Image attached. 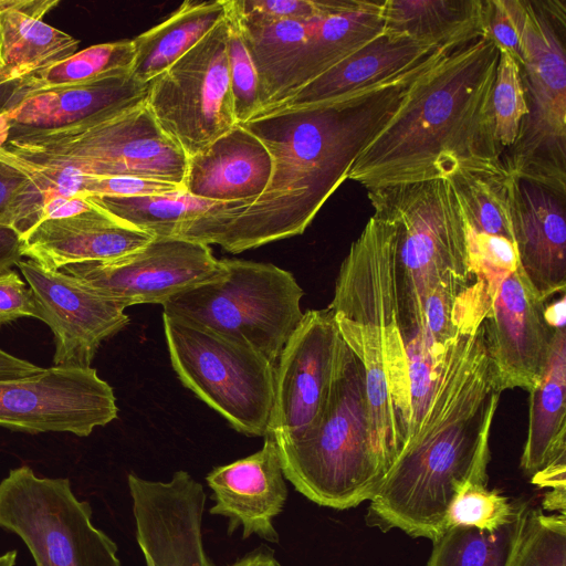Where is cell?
I'll list each match as a JSON object with an SVG mask.
<instances>
[{
  "mask_svg": "<svg viewBox=\"0 0 566 566\" xmlns=\"http://www.w3.org/2000/svg\"><path fill=\"white\" fill-rule=\"evenodd\" d=\"M276 444L285 479L321 506L350 509L379 490L387 470L371 440L364 367L342 336L318 421L298 439Z\"/></svg>",
  "mask_w": 566,
  "mask_h": 566,
  "instance_id": "5",
  "label": "cell"
},
{
  "mask_svg": "<svg viewBox=\"0 0 566 566\" xmlns=\"http://www.w3.org/2000/svg\"><path fill=\"white\" fill-rule=\"evenodd\" d=\"M374 217L395 231L396 316L402 340L422 323L426 298L442 283L476 277L464 222L448 179L367 189Z\"/></svg>",
  "mask_w": 566,
  "mask_h": 566,
  "instance_id": "6",
  "label": "cell"
},
{
  "mask_svg": "<svg viewBox=\"0 0 566 566\" xmlns=\"http://www.w3.org/2000/svg\"><path fill=\"white\" fill-rule=\"evenodd\" d=\"M566 195L516 178L513 233L518 266L546 302L566 287Z\"/></svg>",
  "mask_w": 566,
  "mask_h": 566,
  "instance_id": "20",
  "label": "cell"
},
{
  "mask_svg": "<svg viewBox=\"0 0 566 566\" xmlns=\"http://www.w3.org/2000/svg\"><path fill=\"white\" fill-rule=\"evenodd\" d=\"M0 156L83 176H130L180 187L188 167V156L146 102L120 114L9 136Z\"/></svg>",
  "mask_w": 566,
  "mask_h": 566,
  "instance_id": "7",
  "label": "cell"
},
{
  "mask_svg": "<svg viewBox=\"0 0 566 566\" xmlns=\"http://www.w3.org/2000/svg\"><path fill=\"white\" fill-rule=\"evenodd\" d=\"M229 566H281L269 551L258 549Z\"/></svg>",
  "mask_w": 566,
  "mask_h": 566,
  "instance_id": "46",
  "label": "cell"
},
{
  "mask_svg": "<svg viewBox=\"0 0 566 566\" xmlns=\"http://www.w3.org/2000/svg\"><path fill=\"white\" fill-rule=\"evenodd\" d=\"M226 18V0L182 2L167 19L133 39L132 75L142 83L171 66Z\"/></svg>",
  "mask_w": 566,
  "mask_h": 566,
  "instance_id": "29",
  "label": "cell"
},
{
  "mask_svg": "<svg viewBox=\"0 0 566 566\" xmlns=\"http://www.w3.org/2000/svg\"><path fill=\"white\" fill-rule=\"evenodd\" d=\"M284 478L277 444L266 434L255 453L209 472L206 480L214 501L210 513L229 518V533L241 526L243 538L255 534L275 543L273 518L287 499Z\"/></svg>",
  "mask_w": 566,
  "mask_h": 566,
  "instance_id": "19",
  "label": "cell"
},
{
  "mask_svg": "<svg viewBox=\"0 0 566 566\" xmlns=\"http://www.w3.org/2000/svg\"><path fill=\"white\" fill-rule=\"evenodd\" d=\"M528 510L520 501L514 516L494 532L449 526L433 541L427 566H512Z\"/></svg>",
  "mask_w": 566,
  "mask_h": 566,
  "instance_id": "32",
  "label": "cell"
},
{
  "mask_svg": "<svg viewBox=\"0 0 566 566\" xmlns=\"http://www.w3.org/2000/svg\"><path fill=\"white\" fill-rule=\"evenodd\" d=\"M484 0H386L384 31L438 48H460L483 36Z\"/></svg>",
  "mask_w": 566,
  "mask_h": 566,
  "instance_id": "27",
  "label": "cell"
},
{
  "mask_svg": "<svg viewBox=\"0 0 566 566\" xmlns=\"http://www.w3.org/2000/svg\"><path fill=\"white\" fill-rule=\"evenodd\" d=\"M499 56L484 36L446 56L413 85L347 179L370 189L448 179L461 167L502 160L486 116Z\"/></svg>",
  "mask_w": 566,
  "mask_h": 566,
  "instance_id": "3",
  "label": "cell"
},
{
  "mask_svg": "<svg viewBox=\"0 0 566 566\" xmlns=\"http://www.w3.org/2000/svg\"><path fill=\"white\" fill-rule=\"evenodd\" d=\"M230 6L255 66L261 93L275 69L308 39L317 18L270 20L240 9L235 0H230Z\"/></svg>",
  "mask_w": 566,
  "mask_h": 566,
  "instance_id": "34",
  "label": "cell"
},
{
  "mask_svg": "<svg viewBox=\"0 0 566 566\" xmlns=\"http://www.w3.org/2000/svg\"><path fill=\"white\" fill-rule=\"evenodd\" d=\"M526 114L520 64L509 53L500 52L486 116L491 138L502 158L516 143Z\"/></svg>",
  "mask_w": 566,
  "mask_h": 566,
  "instance_id": "35",
  "label": "cell"
},
{
  "mask_svg": "<svg viewBox=\"0 0 566 566\" xmlns=\"http://www.w3.org/2000/svg\"><path fill=\"white\" fill-rule=\"evenodd\" d=\"M118 221L154 238H178L192 221L219 202L190 196L185 189L136 197H95Z\"/></svg>",
  "mask_w": 566,
  "mask_h": 566,
  "instance_id": "33",
  "label": "cell"
},
{
  "mask_svg": "<svg viewBox=\"0 0 566 566\" xmlns=\"http://www.w3.org/2000/svg\"><path fill=\"white\" fill-rule=\"evenodd\" d=\"M228 67L237 125L251 119L261 108L259 77L242 38L238 19L226 0Z\"/></svg>",
  "mask_w": 566,
  "mask_h": 566,
  "instance_id": "36",
  "label": "cell"
},
{
  "mask_svg": "<svg viewBox=\"0 0 566 566\" xmlns=\"http://www.w3.org/2000/svg\"><path fill=\"white\" fill-rule=\"evenodd\" d=\"M221 260V277L172 296L163 304L164 314L242 343L276 365L303 317L304 291L290 271L274 264Z\"/></svg>",
  "mask_w": 566,
  "mask_h": 566,
  "instance_id": "9",
  "label": "cell"
},
{
  "mask_svg": "<svg viewBox=\"0 0 566 566\" xmlns=\"http://www.w3.org/2000/svg\"><path fill=\"white\" fill-rule=\"evenodd\" d=\"M565 295L545 306V319L554 329L565 327L566 302Z\"/></svg>",
  "mask_w": 566,
  "mask_h": 566,
  "instance_id": "45",
  "label": "cell"
},
{
  "mask_svg": "<svg viewBox=\"0 0 566 566\" xmlns=\"http://www.w3.org/2000/svg\"><path fill=\"white\" fill-rule=\"evenodd\" d=\"M395 296V231L373 216L339 268L328 308L364 367L371 440L387 471L412 432L408 359Z\"/></svg>",
  "mask_w": 566,
  "mask_h": 566,
  "instance_id": "4",
  "label": "cell"
},
{
  "mask_svg": "<svg viewBox=\"0 0 566 566\" xmlns=\"http://www.w3.org/2000/svg\"><path fill=\"white\" fill-rule=\"evenodd\" d=\"M13 85L14 84H11L0 88V114H2L8 107Z\"/></svg>",
  "mask_w": 566,
  "mask_h": 566,
  "instance_id": "47",
  "label": "cell"
},
{
  "mask_svg": "<svg viewBox=\"0 0 566 566\" xmlns=\"http://www.w3.org/2000/svg\"><path fill=\"white\" fill-rule=\"evenodd\" d=\"M448 180L465 227L514 242L516 177L503 160L461 167Z\"/></svg>",
  "mask_w": 566,
  "mask_h": 566,
  "instance_id": "30",
  "label": "cell"
},
{
  "mask_svg": "<svg viewBox=\"0 0 566 566\" xmlns=\"http://www.w3.org/2000/svg\"><path fill=\"white\" fill-rule=\"evenodd\" d=\"M381 9L382 1L366 0L357 9L317 18L308 39L275 69L261 90L260 111L280 103L382 33Z\"/></svg>",
  "mask_w": 566,
  "mask_h": 566,
  "instance_id": "21",
  "label": "cell"
},
{
  "mask_svg": "<svg viewBox=\"0 0 566 566\" xmlns=\"http://www.w3.org/2000/svg\"><path fill=\"white\" fill-rule=\"evenodd\" d=\"M526 24V0H484L483 36L500 52L523 63V35Z\"/></svg>",
  "mask_w": 566,
  "mask_h": 566,
  "instance_id": "39",
  "label": "cell"
},
{
  "mask_svg": "<svg viewBox=\"0 0 566 566\" xmlns=\"http://www.w3.org/2000/svg\"><path fill=\"white\" fill-rule=\"evenodd\" d=\"M24 256V240L12 227L0 224V274L17 265Z\"/></svg>",
  "mask_w": 566,
  "mask_h": 566,
  "instance_id": "43",
  "label": "cell"
},
{
  "mask_svg": "<svg viewBox=\"0 0 566 566\" xmlns=\"http://www.w3.org/2000/svg\"><path fill=\"white\" fill-rule=\"evenodd\" d=\"M339 340L331 308L303 314L275 365L266 434L276 442L296 440L318 421L332 386Z\"/></svg>",
  "mask_w": 566,
  "mask_h": 566,
  "instance_id": "15",
  "label": "cell"
},
{
  "mask_svg": "<svg viewBox=\"0 0 566 566\" xmlns=\"http://www.w3.org/2000/svg\"><path fill=\"white\" fill-rule=\"evenodd\" d=\"M28 179L14 168L0 163V224H4L10 208Z\"/></svg>",
  "mask_w": 566,
  "mask_h": 566,
  "instance_id": "42",
  "label": "cell"
},
{
  "mask_svg": "<svg viewBox=\"0 0 566 566\" xmlns=\"http://www.w3.org/2000/svg\"><path fill=\"white\" fill-rule=\"evenodd\" d=\"M59 4L0 0V88L77 52V39L44 21Z\"/></svg>",
  "mask_w": 566,
  "mask_h": 566,
  "instance_id": "26",
  "label": "cell"
},
{
  "mask_svg": "<svg viewBox=\"0 0 566 566\" xmlns=\"http://www.w3.org/2000/svg\"><path fill=\"white\" fill-rule=\"evenodd\" d=\"M503 390L484 348H449L415 436L369 501L366 524L437 539L459 493L488 484L490 431Z\"/></svg>",
  "mask_w": 566,
  "mask_h": 566,
  "instance_id": "2",
  "label": "cell"
},
{
  "mask_svg": "<svg viewBox=\"0 0 566 566\" xmlns=\"http://www.w3.org/2000/svg\"><path fill=\"white\" fill-rule=\"evenodd\" d=\"M113 388L96 369L52 366L0 379V427L87 437L117 418Z\"/></svg>",
  "mask_w": 566,
  "mask_h": 566,
  "instance_id": "14",
  "label": "cell"
},
{
  "mask_svg": "<svg viewBox=\"0 0 566 566\" xmlns=\"http://www.w3.org/2000/svg\"><path fill=\"white\" fill-rule=\"evenodd\" d=\"M17 556L18 552L14 549L0 555V566H14Z\"/></svg>",
  "mask_w": 566,
  "mask_h": 566,
  "instance_id": "48",
  "label": "cell"
},
{
  "mask_svg": "<svg viewBox=\"0 0 566 566\" xmlns=\"http://www.w3.org/2000/svg\"><path fill=\"white\" fill-rule=\"evenodd\" d=\"M272 160L264 145L241 125L188 158L185 190L221 203L252 201L269 182Z\"/></svg>",
  "mask_w": 566,
  "mask_h": 566,
  "instance_id": "24",
  "label": "cell"
},
{
  "mask_svg": "<svg viewBox=\"0 0 566 566\" xmlns=\"http://www.w3.org/2000/svg\"><path fill=\"white\" fill-rule=\"evenodd\" d=\"M448 54L440 49L401 75L359 93L256 115L242 124L271 157L266 188L252 201L214 205L178 238L240 253L302 234L413 85Z\"/></svg>",
  "mask_w": 566,
  "mask_h": 566,
  "instance_id": "1",
  "label": "cell"
},
{
  "mask_svg": "<svg viewBox=\"0 0 566 566\" xmlns=\"http://www.w3.org/2000/svg\"><path fill=\"white\" fill-rule=\"evenodd\" d=\"M134 61L133 39L94 44L20 78L13 85L6 111L43 92L130 73Z\"/></svg>",
  "mask_w": 566,
  "mask_h": 566,
  "instance_id": "31",
  "label": "cell"
},
{
  "mask_svg": "<svg viewBox=\"0 0 566 566\" xmlns=\"http://www.w3.org/2000/svg\"><path fill=\"white\" fill-rule=\"evenodd\" d=\"M517 266L500 283L483 322L485 342L504 390L531 391L549 358L555 329L545 319V304Z\"/></svg>",
  "mask_w": 566,
  "mask_h": 566,
  "instance_id": "18",
  "label": "cell"
},
{
  "mask_svg": "<svg viewBox=\"0 0 566 566\" xmlns=\"http://www.w3.org/2000/svg\"><path fill=\"white\" fill-rule=\"evenodd\" d=\"M486 485L470 483L459 493L449 510L447 528L463 525L494 532L514 516L520 501H510Z\"/></svg>",
  "mask_w": 566,
  "mask_h": 566,
  "instance_id": "38",
  "label": "cell"
},
{
  "mask_svg": "<svg viewBox=\"0 0 566 566\" xmlns=\"http://www.w3.org/2000/svg\"><path fill=\"white\" fill-rule=\"evenodd\" d=\"M17 266L33 294L39 319L53 333V366L91 367L101 344L129 323L124 306L93 293L71 275L31 259Z\"/></svg>",
  "mask_w": 566,
  "mask_h": 566,
  "instance_id": "16",
  "label": "cell"
},
{
  "mask_svg": "<svg viewBox=\"0 0 566 566\" xmlns=\"http://www.w3.org/2000/svg\"><path fill=\"white\" fill-rule=\"evenodd\" d=\"M137 543L147 566H213L201 535L206 493L188 472L168 482L127 478Z\"/></svg>",
  "mask_w": 566,
  "mask_h": 566,
  "instance_id": "17",
  "label": "cell"
},
{
  "mask_svg": "<svg viewBox=\"0 0 566 566\" xmlns=\"http://www.w3.org/2000/svg\"><path fill=\"white\" fill-rule=\"evenodd\" d=\"M527 436L521 458L534 475L556 454L566 451V331L556 328L546 369L530 391Z\"/></svg>",
  "mask_w": 566,
  "mask_h": 566,
  "instance_id": "28",
  "label": "cell"
},
{
  "mask_svg": "<svg viewBox=\"0 0 566 566\" xmlns=\"http://www.w3.org/2000/svg\"><path fill=\"white\" fill-rule=\"evenodd\" d=\"M440 49L443 48L384 31L322 75L256 115L332 102L375 87L411 70Z\"/></svg>",
  "mask_w": 566,
  "mask_h": 566,
  "instance_id": "22",
  "label": "cell"
},
{
  "mask_svg": "<svg viewBox=\"0 0 566 566\" xmlns=\"http://www.w3.org/2000/svg\"><path fill=\"white\" fill-rule=\"evenodd\" d=\"M512 566H566L565 513L528 510Z\"/></svg>",
  "mask_w": 566,
  "mask_h": 566,
  "instance_id": "37",
  "label": "cell"
},
{
  "mask_svg": "<svg viewBox=\"0 0 566 566\" xmlns=\"http://www.w3.org/2000/svg\"><path fill=\"white\" fill-rule=\"evenodd\" d=\"M226 20L148 83L146 103L161 129L192 157L235 125Z\"/></svg>",
  "mask_w": 566,
  "mask_h": 566,
  "instance_id": "12",
  "label": "cell"
},
{
  "mask_svg": "<svg viewBox=\"0 0 566 566\" xmlns=\"http://www.w3.org/2000/svg\"><path fill=\"white\" fill-rule=\"evenodd\" d=\"M21 317L39 318V312L29 285L10 270L0 274V326Z\"/></svg>",
  "mask_w": 566,
  "mask_h": 566,
  "instance_id": "41",
  "label": "cell"
},
{
  "mask_svg": "<svg viewBox=\"0 0 566 566\" xmlns=\"http://www.w3.org/2000/svg\"><path fill=\"white\" fill-rule=\"evenodd\" d=\"M42 369V367L15 357L0 348V379L30 376Z\"/></svg>",
  "mask_w": 566,
  "mask_h": 566,
  "instance_id": "44",
  "label": "cell"
},
{
  "mask_svg": "<svg viewBox=\"0 0 566 566\" xmlns=\"http://www.w3.org/2000/svg\"><path fill=\"white\" fill-rule=\"evenodd\" d=\"M465 235L474 272L484 274L490 284L497 289L502 280L518 266L514 242L497 235L476 233L468 227Z\"/></svg>",
  "mask_w": 566,
  "mask_h": 566,
  "instance_id": "40",
  "label": "cell"
},
{
  "mask_svg": "<svg viewBox=\"0 0 566 566\" xmlns=\"http://www.w3.org/2000/svg\"><path fill=\"white\" fill-rule=\"evenodd\" d=\"M59 271L93 293L120 304H164L172 296L218 280L226 268L209 245L181 238H154L119 258L69 264Z\"/></svg>",
  "mask_w": 566,
  "mask_h": 566,
  "instance_id": "13",
  "label": "cell"
},
{
  "mask_svg": "<svg viewBox=\"0 0 566 566\" xmlns=\"http://www.w3.org/2000/svg\"><path fill=\"white\" fill-rule=\"evenodd\" d=\"M0 527L17 534L35 566H122L116 544L92 524L88 502L65 478H40L29 465L0 482Z\"/></svg>",
  "mask_w": 566,
  "mask_h": 566,
  "instance_id": "11",
  "label": "cell"
},
{
  "mask_svg": "<svg viewBox=\"0 0 566 566\" xmlns=\"http://www.w3.org/2000/svg\"><path fill=\"white\" fill-rule=\"evenodd\" d=\"M148 83L132 73L95 82L43 92L22 99L3 112L9 136L48 130L76 124L91 117L115 115L146 102Z\"/></svg>",
  "mask_w": 566,
  "mask_h": 566,
  "instance_id": "25",
  "label": "cell"
},
{
  "mask_svg": "<svg viewBox=\"0 0 566 566\" xmlns=\"http://www.w3.org/2000/svg\"><path fill=\"white\" fill-rule=\"evenodd\" d=\"M171 366L184 386L237 431L264 437L274 397L275 365L253 348L163 313Z\"/></svg>",
  "mask_w": 566,
  "mask_h": 566,
  "instance_id": "10",
  "label": "cell"
},
{
  "mask_svg": "<svg viewBox=\"0 0 566 566\" xmlns=\"http://www.w3.org/2000/svg\"><path fill=\"white\" fill-rule=\"evenodd\" d=\"M153 239L118 221L97 202L90 211L35 224L23 235L24 256L45 269L60 270L69 264L119 258Z\"/></svg>",
  "mask_w": 566,
  "mask_h": 566,
  "instance_id": "23",
  "label": "cell"
},
{
  "mask_svg": "<svg viewBox=\"0 0 566 566\" xmlns=\"http://www.w3.org/2000/svg\"><path fill=\"white\" fill-rule=\"evenodd\" d=\"M566 1L526 0L523 63L527 114L503 156L516 178L566 195Z\"/></svg>",
  "mask_w": 566,
  "mask_h": 566,
  "instance_id": "8",
  "label": "cell"
}]
</instances>
